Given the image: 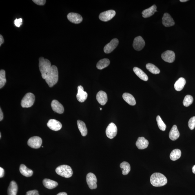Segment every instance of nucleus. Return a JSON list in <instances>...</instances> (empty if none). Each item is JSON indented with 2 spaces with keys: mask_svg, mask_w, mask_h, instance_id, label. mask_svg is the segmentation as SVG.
Segmentation results:
<instances>
[{
  "mask_svg": "<svg viewBox=\"0 0 195 195\" xmlns=\"http://www.w3.org/2000/svg\"><path fill=\"white\" fill-rule=\"evenodd\" d=\"M58 78L59 76L57 67L55 65H53L47 74L45 79L46 82L49 87H52L57 83Z\"/></svg>",
  "mask_w": 195,
  "mask_h": 195,
  "instance_id": "1",
  "label": "nucleus"
},
{
  "mask_svg": "<svg viewBox=\"0 0 195 195\" xmlns=\"http://www.w3.org/2000/svg\"><path fill=\"white\" fill-rule=\"evenodd\" d=\"M150 182L154 187H160L166 184L167 179L166 177L161 173H155L151 176Z\"/></svg>",
  "mask_w": 195,
  "mask_h": 195,
  "instance_id": "2",
  "label": "nucleus"
},
{
  "mask_svg": "<svg viewBox=\"0 0 195 195\" xmlns=\"http://www.w3.org/2000/svg\"><path fill=\"white\" fill-rule=\"evenodd\" d=\"M39 61L40 71L41 73L42 78L45 80L47 74L50 70L52 66L50 61L43 57L40 58Z\"/></svg>",
  "mask_w": 195,
  "mask_h": 195,
  "instance_id": "3",
  "label": "nucleus"
},
{
  "mask_svg": "<svg viewBox=\"0 0 195 195\" xmlns=\"http://www.w3.org/2000/svg\"><path fill=\"white\" fill-rule=\"evenodd\" d=\"M56 174L65 178H70L73 175V171L70 166L63 165L59 166L56 169Z\"/></svg>",
  "mask_w": 195,
  "mask_h": 195,
  "instance_id": "4",
  "label": "nucleus"
},
{
  "mask_svg": "<svg viewBox=\"0 0 195 195\" xmlns=\"http://www.w3.org/2000/svg\"><path fill=\"white\" fill-rule=\"evenodd\" d=\"M35 97L34 95L31 93H28L22 99L21 105L23 108H29L33 105L35 101Z\"/></svg>",
  "mask_w": 195,
  "mask_h": 195,
  "instance_id": "5",
  "label": "nucleus"
},
{
  "mask_svg": "<svg viewBox=\"0 0 195 195\" xmlns=\"http://www.w3.org/2000/svg\"><path fill=\"white\" fill-rule=\"evenodd\" d=\"M42 140L41 138L38 136H34L31 137L28 140V145L29 146L33 149H39L41 147Z\"/></svg>",
  "mask_w": 195,
  "mask_h": 195,
  "instance_id": "6",
  "label": "nucleus"
},
{
  "mask_svg": "<svg viewBox=\"0 0 195 195\" xmlns=\"http://www.w3.org/2000/svg\"><path fill=\"white\" fill-rule=\"evenodd\" d=\"M117 132V127L115 124L113 123L109 124L105 131L107 137L110 139H113L115 137Z\"/></svg>",
  "mask_w": 195,
  "mask_h": 195,
  "instance_id": "7",
  "label": "nucleus"
},
{
  "mask_svg": "<svg viewBox=\"0 0 195 195\" xmlns=\"http://www.w3.org/2000/svg\"><path fill=\"white\" fill-rule=\"evenodd\" d=\"M97 180L96 177L92 173H89L86 176V182L89 188L91 189H96L97 187Z\"/></svg>",
  "mask_w": 195,
  "mask_h": 195,
  "instance_id": "8",
  "label": "nucleus"
},
{
  "mask_svg": "<svg viewBox=\"0 0 195 195\" xmlns=\"http://www.w3.org/2000/svg\"><path fill=\"white\" fill-rule=\"evenodd\" d=\"M116 14V12L113 10H110L101 13L99 15L101 20L106 22L112 19Z\"/></svg>",
  "mask_w": 195,
  "mask_h": 195,
  "instance_id": "9",
  "label": "nucleus"
},
{
  "mask_svg": "<svg viewBox=\"0 0 195 195\" xmlns=\"http://www.w3.org/2000/svg\"><path fill=\"white\" fill-rule=\"evenodd\" d=\"M161 57L163 61L167 62L172 63L175 59V55L173 51L167 50L162 54Z\"/></svg>",
  "mask_w": 195,
  "mask_h": 195,
  "instance_id": "10",
  "label": "nucleus"
},
{
  "mask_svg": "<svg viewBox=\"0 0 195 195\" xmlns=\"http://www.w3.org/2000/svg\"><path fill=\"white\" fill-rule=\"evenodd\" d=\"M145 45L144 40L141 36H138L135 38L133 46L135 50L140 51L143 48Z\"/></svg>",
  "mask_w": 195,
  "mask_h": 195,
  "instance_id": "11",
  "label": "nucleus"
},
{
  "mask_svg": "<svg viewBox=\"0 0 195 195\" xmlns=\"http://www.w3.org/2000/svg\"><path fill=\"white\" fill-rule=\"evenodd\" d=\"M118 40L117 39H113L110 43L105 46L104 48V51L105 53L109 54L113 52L118 46Z\"/></svg>",
  "mask_w": 195,
  "mask_h": 195,
  "instance_id": "12",
  "label": "nucleus"
},
{
  "mask_svg": "<svg viewBox=\"0 0 195 195\" xmlns=\"http://www.w3.org/2000/svg\"><path fill=\"white\" fill-rule=\"evenodd\" d=\"M162 23L164 26L167 27L174 26L175 24L174 19L170 14L167 13H165L163 14L162 19Z\"/></svg>",
  "mask_w": 195,
  "mask_h": 195,
  "instance_id": "13",
  "label": "nucleus"
},
{
  "mask_svg": "<svg viewBox=\"0 0 195 195\" xmlns=\"http://www.w3.org/2000/svg\"><path fill=\"white\" fill-rule=\"evenodd\" d=\"M47 126L52 131H57L61 130L62 125L61 122L55 119H50L47 123Z\"/></svg>",
  "mask_w": 195,
  "mask_h": 195,
  "instance_id": "14",
  "label": "nucleus"
},
{
  "mask_svg": "<svg viewBox=\"0 0 195 195\" xmlns=\"http://www.w3.org/2000/svg\"><path fill=\"white\" fill-rule=\"evenodd\" d=\"M67 17L71 22L76 24L81 23L83 20L81 15L75 13H70L67 15Z\"/></svg>",
  "mask_w": 195,
  "mask_h": 195,
  "instance_id": "15",
  "label": "nucleus"
},
{
  "mask_svg": "<svg viewBox=\"0 0 195 195\" xmlns=\"http://www.w3.org/2000/svg\"><path fill=\"white\" fill-rule=\"evenodd\" d=\"M78 92L76 97L78 101L81 103H83L87 99V93L84 91L83 87L81 85L77 87Z\"/></svg>",
  "mask_w": 195,
  "mask_h": 195,
  "instance_id": "16",
  "label": "nucleus"
},
{
  "mask_svg": "<svg viewBox=\"0 0 195 195\" xmlns=\"http://www.w3.org/2000/svg\"><path fill=\"white\" fill-rule=\"evenodd\" d=\"M51 107L52 110L58 114H62L64 112L63 105L57 100H53L51 103Z\"/></svg>",
  "mask_w": 195,
  "mask_h": 195,
  "instance_id": "17",
  "label": "nucleus"
},
{
  "mask_svg": "<svg viewBox=\"0 0 195 195\" xmlns=\"http://www.w3.org/2000/svg\"><path fill=\"white\" fill-rule=\"evenodd\" d=\"M96 99L100 104L105 105L108 101V98L106 93L103 91H100L96 96Z\"/></svg>",
  "mask_w": 195,
  "mask_h": 195,
  "instance_id": "18",
  "label": "nucleus"
},
{
  "mask_svg": "<svg viewBox=\"0 0 195 195\" xmlns=\"http://www.w3.org/2000/svg\"><path fill=\"white\" fill-rule=\"evenodd\" d=\"M149 143L148 140L144 137H140L138 138L136 143V145L137 148L140 150H143L147 148Z\"/></svg>",
  "mask_w": 195,
  "mask_h": 195,
  "instance_id": "19",
  "label": "nucleus"
},
{
  "mask_svg": "<svg viewBox=\"0 0 195 195\" xmlns=\"http://www.w3.org/2000/svg\"><path fill=\"white\" fill-rule=\"evenodd\" d=\"M156 6L154 5L149 7V8L143 10L142 13L143 17L146 18L151 17V16L153 15L155 13L158 11L156 10Z\"/></svg>",
  "mask_w": 195,
  "mask_h": 195,
  "instance_id": "20",
  "label": "nucleus"
},
{
  "mask_svg": "<svg viewBox=\"0 0 195 195\" xmlns=\"http://www.w3.org/2000/svg\"><path fill=\"white\" fill-rule=\"evenodd\" d=\"M179 136L180 133L178 130L177 127L176 125H174L169 132V138L172 141H175L179 138Z\"/></svg>",
  "mask_w": 195,
  "mask_h": 195,
  "instance_id": "21",
  "label": "nucleus"
},
{
  "mask_svg": "<svg viewBox=\"0 0 195 195\" xmlns=\"http://www.w3.org/2000/svg\"><path fill=\"white\" fill-rule=\"evenodd\" d=\"M19 170L20 172L23 175L27 177L32 176L33 174V171L31 169L28 168L23 164H21L20 166Z\"/></svg>",
  "mask_w": 195,
  "mask_h": 195,
  "instance_id": "22",
  "label": "nucleus"
},
{
  "mask_svg": "<svg viewBox=\"0 0 195 195\" xmlns=\"http://www.w3.org/2000/svg\"><path fill=\"white\" fill-rule=\"evenodd\" d=\"M43 184L45 187L49 189L55 188L58 185L57 182L47 178L43 180Z\"/></svg>",
  "mask_w": 195,
  "mask_h": 195,
  "instance_id": "23",
  "label": "nucleus"
},
{
  "mask_svg": "<svg viewBox=\"0 0 195 195\" xmlns=\"http://www.w3.org/2000/svg\"><path fill=\"white\" fill-rule=\"evenodd\" d=\"M133 70L137 76L140 79L144 81H147L148 80V76L143 71L138 67H135L133 69Z\"/></svg>",
  "mask_w": 195,
  "mask_h": 195,
  "instance_id": "24",
  "label": "nucleus"
},
{
  "mask_svg": "<svg viewBox=\"0 0 195 195\" xmlns=\"http://www.w3.org/2000/svg\"><path fill=\"white\" fill-rule=\"evenodd\" d=\"M123 98L124 100L129 105H136V100L132 95L128 93H124L123 94Z\"/></svg>",
  "mask_w": 195,
  "mask_h": 195,
  "instance_id": "25",
  "label": "nucleus"
},
{
  "mask_svg": "<svg viewBox=\"0 0 195 195\" xmlns=\"http://www.w3.org/2000/svg\"><path fill=\"white\" fill-rule=\"evenodd\" d=\"M18 187L17 184L14 181L11 182L8 187L7 193L8 195H16L17 193Z\"/></svg>",
  "mask_w": 195,
  "mask_h": 195,
  "instance_id": "26",
  "label": "nucleus"
},
{
  "mask_svg": "<svg viewBox=\"0 0 195 195\" xmlns=\"http://www.w3.org/2000/svg\"><path fill=\"white\" fill-rule=\"evenodd\" d=\"M186 83L184 78L181 77L176 82L174 85V87L176 91H180L183 90Z\"/></svg>",
  "mask_w": 195,
  "mask_h": 195,
  "instance_id": "27",
  "label": "nucleus"
},
{
  "mask_svg": "<svg viewBox=\"0 0 195 195\" xmlns=\"http://www.w3.org/2000/svg\"><path fill=\"white\" fill-rule=\"evenodd\" d=\"M77 124L78 129L81 132L82 136H85L87 134V130L84 122L81 120H78Z\"/></svg>",
  "mask_w": 195,
  "mask_h": 195,
  "instance_id": "28",
  "label": "nucleus"
},
{
  "mask_svg": "<svg viewBox=\"0 0 195 195\" xmlns=\"http://www.w3.org/2000/svg\"><path fill=\"white\" fill-rule=\"evenodd\" d=\"M110 64V61L108 59H103L100 60L96 64V67L99 70L106 68Z\"/></svg>",
  "mask_w": 195,
  "mask_h": 195,
  "instance_id": "29",
  "label": "nucleus"
},
{
  "mask_svg": "<svg viewBox=\"0 0 195 195\" xmlns=\"http://www.w3.org/2000/svg\"><path fill=\"white\" fill-rule=\"evenodd\" d=\"M120 167L122 169V174L124 175L128 174L131 171L130 165L126 162H123L120 164Z\"/></svg>",
  "mask_w": 195,
  "mask_h": 195,
  "instance_id": "30",
  "label": "nucleus"
},
{
  "mask_svg": "<svg viewBox=\"0 0 195 195\" xmlns=\"http://www.w3.org/2000/svg\"><path fill=\"white\" fill-rule=\"evenodd\" d=\"M181 154V151L179 149H174L171 152L170 154V159L173 161H175L180 158Z\"/></svg>",
  "mask_w": 195,
  "mask_h": 195,
  "instance_id": "31",
  "label": "nucleus"
},
{
  "mask_svg": "<svg viewBox=\"0 0 195 195\" xmlns=\"http://www.w3.org/2000/svg\"><path fill=\"white\" fill-rule=\"evenodd\" d=\"M146 68L149 72L154 74H159L160 71L156 65L151 63H148L146 65Z\"/></svg>",
  "mask_w": 195,
  "mask_h": 195,
  "instance_id": "32",
  "label": "nucleus"
},
{
  "mask_svg": "<svg viewBox=\"0 0 195 195\" xmlns=\"http://www.w3.org/2000/svg\"><path fill=\"white\" fill-rule=\"evenodd\" d=\"M6 83L5 71L4 70H1L0 71V88H2Z\"/></svg>",
  "mask_w": 195,
  "mask_h": 195,
  "instance_id": "33",
  "label": "nucleus"
},
{
  "mask_svg": "<svg viewBox=\"0 0 195 195\" xmlns=\"http://www.w3.org/2000/svg\"><path fill=\"white\" fill-rule=\"evenodd\" d=\"M193 96L189 95L186 96L184 99L183 104L184 106L188 107L193 103Z\"/></svg>",
  "mask_w": 195,
  "mask_h": 195,
  "instance_id": "34",
  "label": "nucleus"
},
{
  "mask_svg": "<svg viewBox=\"0 0 195 195\" xmlns=\"http://www.w3.org/2000/svg\"><path fill=\"white\" fill-rule=\"evenodd\" d=\"M156 119L159 128L162 131H165L166 128V125L164 123L160 116L158 115L157 116Z\"/></svg>",
  "mask_w": 195,
  "mask_h": 195,
  "instance_id": "35",
  "label": "nucleus"
},
{
  "mask_svg": "<svg viewBox=\"0 0 195 195\" xmlns=\"http://www.w3.org/2000/svg\"><path fill=\"white\" fill-rule=\"evenodd\" d=\"M188 126L191 130H193L195 127V116L191 118L188 122Z\"/></svg>",
  "mask_w": 195,
  "mask_h": 195,
  "instance_id": "36",
  "label": "nucleus"
},
{
  "mask_svg": "<svg viewBox=\"0 0 195 195\" xmlns=\"http://www.w3.org/2000/svg\"><path fill=\"white\" fill-rule=\"evenodd\" d=\"M23 19L22 18L19 19H16L14 21V25L16 27H20L22 24Z\"/></svg>",
  "mask_w": 195,
  "mask_h": 195,
  "instance_id": "37",
  "label": "nucleus"
},
{
  "mask_svg": "<svg viewBox=\"0 0 195 195\" xmlns=\"http://www.w3.org/2000/svg\"><path fill=\"white\" fill-rule=\"evenodd\" d=\"M34 3L39 5H43L45 4L46 1L45 0H33V1Z\"/></svg>",
  "mask_w": 195,
  "mask_h": 195,
  "instance_id": "38",
  "label": "nucleus"
},
{
  "mask_svg": "<svg viewBox=\"0 0 195 195\" xmlns=\"http://www.w3.org/2000/svg\"><path fill=\"white\" fill-rule=\"evenodd\" d=\"M26 195H39V192L37 190H30L27 192Z\"/></svg>",
  "mask_w": 195,
  "mask_h": 195,
  "instance_id": "39",
  "label": "nucleus"
},
{
  "mask_svg": "<svg viewBox=\"0 0 195 195\" xmlns=\"http://www.w3.org/2000/svg\"><path fill=\"white\" fill-rule=\"evenodd\" d=\"M5 175V170L2 168L0 167V178H3Z\"/></svg>",
  "mask_w": 195,
  "mask_h": 195,
  "instance_id": "40",
  "label": "nucleus"
},
{
  "mask_svg": "<svg viewBox=\"0 0 195 195\" xmlns=\"http://www.w3.org/2000/svg\"><path fill=\"white\" fill-rule=\"evenodd\" d=\"M3 114L1 108H0V121H2L3 118Z\"/></svg>",
  "mask_w": 195,
  "mask_h": 195,
  "instance_id": "41",
  "label": "nucleus"
},
{
  "mask_svg": "<svg viewBox=\"0 0 195 195\" xmlns=\"http://www.w3.org/2000/svg\"><path fill=\"white\" fill-rule=\"evenodd\" d=\"M4 42V40L3 36L1 35H0V46H1V45Z\"/></svg>",
  "mask_w": 195,
  "mask_h": 195,
  "instance_id": "42",
  "label": "nucleus"
},
{
  "mask_svg": "<svg viewBox=\"0 0 195 195\" xmlns=\"http://www.w3.org/2000/svg\"><path fill=\"white\" fill-rule=\"evenodd\" d=\"M67 195V193L65 192H61L58 193L57 195Z\"/></svg>",
  "mask_w": 195,
  "mask_h": 195,
  "instance_id": "43",
  "label": "nucleus"
},
{
  "mask_svg": "<svg viewBox=\"0 0 195 195\" xmlns=\"http://www.w3.org/2000/svg\"><path fill=\"white\" fill-rule=\"evenodd\" d=\"M192 172L193 174H195V165L192 168Z\"/></svg>",
  "mask_w": 195,
  "mask_h": 195,
  "instance_id": "44",
  "label": "nucleus"
},
{
  "mask_svg": "<svg viewBox=\"0 0 195 195\" xmlns=\"http://www.w3.org/2000/svg\"><path fill=\"white\" fill-rule=\"evenodd\" d=\"M188 0H180V1L181 2H187L188 1Z\"/></svg>",
  "mask_w": 195,
  "mask_h": 195,
  "instance_id": "45",
  "label": "nucleus"
},
{
  "mask_svg": "<svg viewBox=\"0 0 195 195\" xmlns=\"http://www.w3.org/2000/svg\"><path fill=\"white\" fill-rule=\"evenodd\" d=\"M1 138V133H0V138Z\"/></svg>",
  "mask_w": 195,
  "mask_h": 195,
  "instance_id": "46",
  "label": "nucleus"
},
{
  "mask_svg": "<svg viewBox=\"0 0 195 195\" xmlns=\"http://www.w3.org/2000/svg\"><path fill=\"white\" fill-rule=\"evenodd\" d=\"M102 110V108H100V110Z\"/></svg>",
  "mask_w": 195,
  "mask_h": 195,
  "instance_id": "47",
  "label": "nucleus"
}]
</instances>
